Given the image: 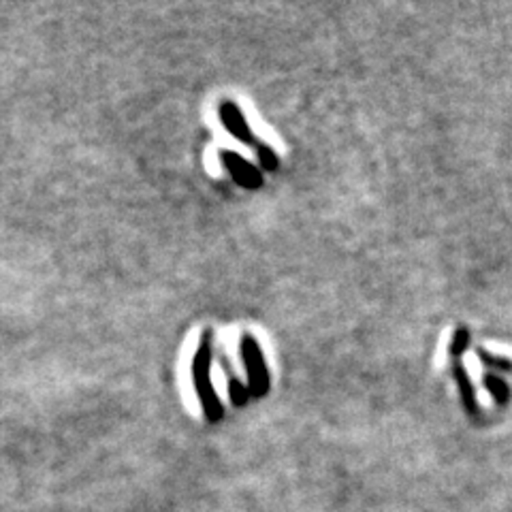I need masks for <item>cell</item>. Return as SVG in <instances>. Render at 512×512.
<instances>
[{"mask_svg":"<svg viewBox=\"0 0 512 512\" xmlns=\"http://www.w3.org/2000/svg\"><path fill=\"white\" fill-rule=\"evenodd\" d=\"M212 331H203L199 348L192 359V380L205 419L218 421L222 417V403L212 382Z\"/></svg>","mask_w":512,"mask_h":512,"instance_id":"1","label":"cell"},{"mask_svg":"<svg viewBox=\"0 0 512 512\" xmlns=\"http://www.w3.org/2000/svg\"><path fill=\"white\" fill-rule=\"evenodd\" d=\"M239 355L244 359L246 371H248V382H250V391L254 395H263L269 389V375H267V367H265V359L261 352V346L256 344V339L250 335H244L242 344H239Z\"/></svg>","mask_w":512,"mask_h":512,"instance_id":"2","label":"cell"},{"mask_svg":"<svg viewBox=\"0 0 512 512\" xmlns=\"http://www.w3.org/2000/svg\"><path fill=\"white\" fill-rule=\"evenodd\" d=\"M218 116H220V122L222 126L235 137L237 141H242L250 148H263V143L256 141V137L252 134L250 126H248V120L246 116L242 114V109H239L233 100H222L218 105Z\"/></svg>","mask_w":512,"mask_h":512,"instance_id":"3","label":"cell"},{"mask_svg":"<svg viewBox=\"0 0 512 512\" xmlns=\"http://www.w3.org/2000/svg\"><path fill=\"white\" fill-rule=\"evenodd\" d=\"M220 154V162L226 166V171L233 176L235 182H239L246 188H258L263 178H261V171H256L244 156H239L231 150H222L218 152Z\"/></svg>","mask_w":512,"mask_h":512,"instance_id":"4","label":"cell"},{"mask_svg":"<svg viewBox=\"0 0 512 512\" xmlns=\"http://www.w3.org/2000/svg\"><path fill=\"white\" fill-rule=\"evenodd\" d=\"M228 393H231L233 403H237V405L246 401V389L242 382H237V378H228Z\"/></svg>","mask_w":512,"mask_h":512,"instance_id":"5","label":"cell"},{"mask_svg":"<svg viewBox=\"0 0 512 512\" xmlns=\"http://www.w3.org/2000/svg\"><path fill=\"white\" fill-rule=\"evenodd\" d=\"M465 365H467V369H470V373L474 375V378H478V375H481V363H478V359L474 355H467L465 357Z\"/></svg>","mask_w":512,"mask_h":512,"instance_id":"6","label":"cell"}]
</instances>
